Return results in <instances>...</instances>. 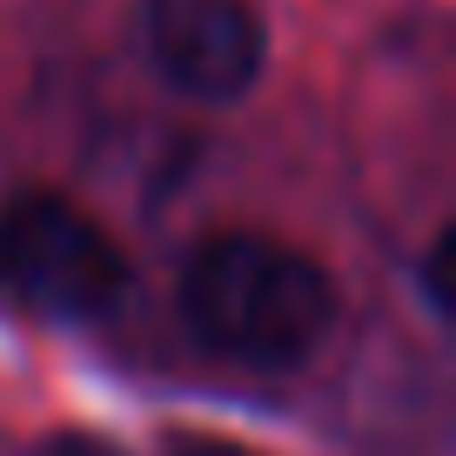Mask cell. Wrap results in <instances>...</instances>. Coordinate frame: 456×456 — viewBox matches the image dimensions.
I'll use <instances>...</instances> for the list:
<instances>
[{
    "label": "cell",
    "instance_id": "6da1fadb",
    "mask_svg": "<svg viewBox=\"0 0 456 456\" xmlns=\"http://www.w3.org/2000/svg\"><path fill=\"white\" fill-rule=\"evenodd\" d=\"M182 322L228 362L289 370L336 329V282L302 248L228 228L182 262Z\"/></svg>",
    "mask_w": 456,
    "mask_h": 456
},
{
    "label": "cell",
    "instance_id": "7a4b0ae2",
    "mask_svg": "<svg viewBox=\"0 0 456 456\" xmlns=\"http://www.w3.org/2000/svg\"><path fill=\"white\" fill-rule=\"evenodd\" d=\"M0 289L34 315L94 322L121 302L128 262L108 228L68 195H14L0 208Z\"/></svg>",
    "mask_w": 456,
    "mask_h": 456
},
{
    "label": "cell",
    "instance_id": "3957f363",
    "mask_svg": "<svg viewBox=\"0 0 456 456\" xmlns=\"http://www.w3.org/2000/svg\"><path fill=\"white\" fill-rule=\"evenodd\" d=\"M155 61L195 101H242L269 61V34L248 0H155Z\"/></svg>",
    "mask_w": 456,
    "mask_h": 456
},
{
    "label": "cell",
    "instance_id": "277c9868",
    "mask_svg": "<svg viewBox=\"0 0 456 456\" xmlns=\"http://www.w3.org/2000/svg\"><path fill=\"white\" fill-rule=\"evenodd\" d=\"M161 456H262L235 436H208V429H168L161 436Z\"/></svg>",
    "mask_w": 456,
    "mask_h": 456
},
{
    "label": "cell",
    "instance_id": "5b68a950",
    "mask_svg": "<svg viewBox=\"0 0 456 456\" xmlns=\"http://www.w3.org/2000/svg\"><path fill=\"white\" fill-rule=\"evenodd\" d=\"M423 289H429V309L450 322V315H456V296H450V235H436V242H429V256H423Z\"/></svg>",
    "mask_w": 456,
    "mask_h": 456
},
{
    "label": "cell",
    "instance_id": "8992f818",
    "mask_svg": "<svg viewBox=\"0 0 456 456\" xmlns=\"http://www.w3.org/2000/svg\"><path fill=\"white\" fill-rule=\"evenodd\" d=\"M41 456H128V450L108 443V436H81V429H68V436H54Z\"/></svg>",
    "mask_w": 456,
    "mask_h": 456
}]
</instances>
